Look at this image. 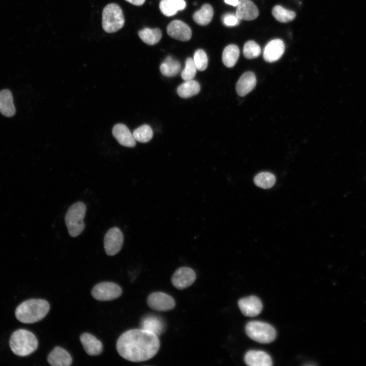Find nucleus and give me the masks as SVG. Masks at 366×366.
I'll use <instances>...</instances> for the list:
<instances>
[{"instance_id": "393cba45", "label": "nucleus", "mask_w": 366, "mask_h": 366, "mask_svg": "<svg viewBox=\"0 0 366 366\" xmlns=\"http://www.w3.org/2000/svg\"><path fill=\"white\" fill-rule=\"evenodd\" d=\"M214 15V10L212 7L206 4L203 5L201 9L196 11L193 14V19L197 24L201 25L208 24L212 20Z\"/></svg>"}, {"instance_id": "c85d7f7f", "label": "nucleus", "mask_w": 366, "mask_h": 366, "mask_svg": "<svg viewBox=\"0 0 366 366\" xmlns=\"http://www.w3.org/2000/svg\"><path fill=\"white\" fill-rule=\"evenodd\" d=\"M254 182L258 187L263 189L272 187L275 182L274 175L268 172H262L257 174L254 177Z\"/></svg>"}, {"instance_id": "6ab92c4d", "label": "nucleus", "mask_w": 366, "mask_h": 366, "mask_svg": "<svg viewBox=\"0 0 366 366\" xmlns=\"http://www.w3.org/2000/svg\"><path fill=\"white\" fill-rule=\"evenodd\" d=\"M80 340L87 354L95 356L102 353L103 350L102 343L92 334L83 333L81 335Z\"/></svg>"}, {"instance_id": "6e6552de", "label": "nucleus", "mask_w": 366, "mask_h": 366, "mask_svg": "<svg viewBox=\"0 0 366 366\" xmlns=\"http://www.w3.org/2000/svg\"><path fill=\"white\" fill-rule=\"evenodd\" d=\"M124 242V236L118 227L110 228L106 233L104 239V249L109 256H113L121 250Z\"/></svg>"}, {"instance_id": "20e7f679", "label": "nucleus", "mask_w": 366, "mask_h": 366, "mask_svg": "<svg viewBox=\"0 0 366 366\" xmlns=\"http://www.w3.org/2000/svg\"><path fill=\"white\" fill-rule=\"evenodd\" d=\"M85 204L79 201L73 204L68 209L65 220L68 233L71 237L78 236L84 230L83 219L86 213Z\"/></svg>"}, {"instance_id": "7ed1b4c3", "label": "nucleus", "mask_w": 366, "mask_h": 366, "mask_svg": "<svg viewBox=\"0 0 366 366\" xmlns=\"http://www.w3.org/2000/svg\"><path fill=\"white\" fill-rule=\"evenodd\" d=\"M9 345L14 354L24 357L32 354L37 349L38 342L35 335L32 332L20 329L12 334Z\"/></svg>"}, {"instance_id": "9d476101", "label": "nucleus", "mask_w": 366, "mask_h": 366, "mask_svg": "<svg viewBox=\"0 0 366 366\" xmlns=\"http://www.w3.org/2000/svg\"><path fill=\"white\" fill-rule=\"evenodd\" d=\"M196 278V273L193 269L187 267H181L175 271L172 277L171 282L176 288L182 290L190 286Z\"/></svg>"}, {"instance_id": "4be33fe9", "label": "nucleus", "mask_w": 366, "mask_h": 366, "mask_svg": "<svg viewBox=\"0 0 366 366\" xmlns=\"http://www.w3.org/2000/svg\"><path fill=\"white\" fill-rule=\"evenodd\" d=\"M159 7L163 14L172 16L178 11L184 10L186 7V3L184 0H161Z\"/></svg>"}, {"instance_id": "cd10ccee", "label": "nucleus", "mask_w": 366, "mask_h": 366, "mask_svg": "<svg viewBox=\"0 0 366 366\" xmlns=\"http://www.w3.org/2000/svg\"><path fill=\"white\" fill-rule=\"evenodd\" d=\"M272 14L278 21L284 23L292 21L296 16L294 11L287 10L280 5L272 8Z\"/></svg>"}, {"instance_id": "0eeeda50", "label": "nucleus", "mask_w": 366, "mask_h": 366, "mask_svg": "<svg viewBox=\"0 0 366 366\" xmlns=\"http://www.w3.org/2000/svg\"><path fill=\"white\" fill-rule=\"evenodd\" d=\"M122 294L121 287L117 284L109 282L100 283L92 290L93 297L98 300L108 301L118 298Z\"/></svg>"}, {"instance_id": "f3484780", "label": "nucleus", "mask_w": 366, "mask_h": 366, "mask_svg": "<svg viewBox=\"0 0 366 366\" xmlns=\"http://www.w3.org/2000/svg\"><path fill=\"white\" fill-rule=\"evenodd\" d=\"M47 360L52 366H69L72 362L69 353L58 346L55 347L49 354Z\"/></svg>"}, {"instance_id": "39448f33", "label": "nucleus", "mask_w": 366, "mask_h": 366, "mask_svg": "<svg viewBox=\"0 0 366 366\" xmlns=\"http://www.w3.org/2000/svg\"><path fill=\"white\" fill-rule=\"evenodd\" d=\"M245 330L248 336L257 342L267 344L276 338L275 329L269 324L259 321H252L246 325Z\"/></svg>"}, {"instance_id": "c756f323", "label": "nucleus", "mask_w": 366, "mask_h": 366, "mask_svg": "<svg viewBox=\"0 0 366 366\" xmlns=\"http://www.w3.org/2000/svg\"><path fill=\"white\" fill-rule=\"evenodd\" d=\"M133 135L136 141L145 143L151 139L153 132L149 126L143 125L136 129L133 131Z\"/></svg>"}, {"instance_id": "5701e85b", "label": "nucleus", "mask_w": 366, "mask_h": 366, "mask_svg": "<svg viewBox=\"0 0 366 366\" xmlns=\"http://www.w3.org/2000/svg\"><path fill=\"white\" fill-rule=\"evenodd\" d=\"M200 90V85L193 79L185 81L177 88V93L182 98H188L198 94Z\"/></svg>"}, {"instance_id": "412c9836", "label": "nucleus", "mask_w": 366, "mask_h": 366, "mask_svg": "<svg viewBox=\"0 0 366 366\" xmlns=\"http://www.w3.org/2000/svg\"><path fill=\"white\" fill-rule=\"evenodd\" d=\"M0 112L6 117H12L16 113L12 94L9 89L0 91Z\"/></svg>"}, {"instance_id": "9b49d317", "label": "nucleus", "mask_w": 366, "mask_h": 366, "mask_svg": "<svg viewBox=\"0 0 366 366\" xmlns=\"http://www.w3.org/2000/svg\"><path fill=\"white\" fill-rule=\"evenodd\" d=\"M238 307L242 313L248 317H255L259 314L263 306L261 300L257 296L252 295L240 299Z\"/></svg>"}, {"instance_id": "f704fd0d", "label": "nucleus", "mask_w": 366, "mask_h": 366, "mask_svg": "<svg viewBox=\"0 0 366 366\" xmlns=\"http://www.w3.org/2000/svg\"><path fill=\"white\" fill-rule=\"evenodd\" d=\"M126 1L136 6H141L145 2V0H126Z\"/></svg>"}, {"instance_id": "4468645a", "label": "nucleus", "mask_w": 366, "mask_h": 366, "mask_svg": "<svg viewBox=\"0 0 366 366\" xmlns=\"http://www.w3.org/2000/svg\"><path fill=\"white\" fill-rule=\"evenodd\" d=\"M236 16L240 20H252L259 15L256 6L251 0H239Z\"/></svg>"}, {"instance_id": "2eb2a0df", "label": "nucleus", "mask_w": 366, "mask_h": 366, "mask_svg": "<svg viewBox=\"0 0 366 366\" xmlns=\"http://www.w3.org/2000/svg\"><path fill=\"white\" fill-rule=\"evenodd\" d=\"M245 361L250 366H270L272 364L270 356L261 350H251L245 355Z\"/></svg>"}, {"instance_id": "473e14b6", "label": "nucleus", "mask_w": 366, "mask_h": 366, "mask_svg": "<svg viewBox=\"0 0 366 366\" xmlns=\"http://www.w3.org/2000/svg\"><path fill=\"white\" fill-rule=\"evenodd\" d=\"M193 60L198 70L203 71L207 68L208 57L204 50L197 49L194 53Z\"/></svg>"}, {"instance_id": "423d86ee", "label": "nucleus", "mask_w": 366, "mask_h": 366, "mask_svg": "<svg viewBox=\"0 0 366 366\" xmlns=\"http://www.w3.org/2000/svg\"><path fill=\"white\" fill-rule=\"evenodd\" d=\"M125 18L120 7L115 4H109L102 13V26L108 33L117 32L124 25Z\"/></svg>"}, {"instance_id": "72a5a7b5", "label": "nucleus", "mask_w": 366, "mask_h": 366, "mask_svg": "<svg viewBox=\"0 0 366 366\" xmlns=\"http://www.w3.org/2000/svg\"><path fill=\"white\" fill-rule=\"evenodd\" d=\"M239 20L236 15L231 13L224 15L222 18L223 23L228 26H233L237 25L239 23Z\"/></svg>"}, {"instance_id": "bb28decb", "label": "nucleus", "mask_w": 366, "mask_h": 366, "mask_svg": "<svg viewBox=\"0 0 366 366\" xmlns=\"http://www.w3.org/2000/svg\"><path fill=\"white\" fill-rule=\"evenodd\" d=\"M138 35L145 43L152 45L159 42L162 37V33L158 28H145L138 32Z\"/></svg>"}, {"instance_id": "aec40b11", "label": "nucleus", "mask_w": 366, "mask_h": 366, "mask_svg": "<svg viewBox=\"0 0 366 366\" xmlns=\"http://www.w3.org/2000/svg\"><path fill=\"white\" fill-rule=\"evenodd\" d=\"M141 328L160 336L165 330V324L163 320L155 315H148L143 317L140 323Z\"/></svg>"}, {"instance_id": "b1692460", "label": "nucleus", "mask_w": 366, "mask_h": 366, "mask_svg": "<svg viewBox=\"0 0 366 366\" xmlns=\"http://www.w3.org/2000/svg\"><path fill=\"white\" fill-rule=\"evenodd\" d=\"M181 65L180 63L174 59L171 56H167L161 64L160 70L162 74L166 77L176 76L180 72Z\"/></svg>"}, {"instance_id": "2f4dec72", "label": "nucleus", "mask_w": 366, "mask_h": 366, "mask_svg": "<svg viewBox=\"0 0 366 366\" xmlns=\"http://www.w3.org/2000/svg\"><path fill=\"white\" fill-rule=\"evenodd\" d=\"M197 70L193 59L188 57L186 60L185 68L181 73L182 79L185 81L193 79L196 75Z\"/></svg>"}, {"instance_id": "f03ea898", "label": "nucleus", "mask_w": 366, "mask_h": 366, "mask_svg": "<svg viewBox=\"0 0 366 366\" xmlns=\"http://www.w3.org/2000/svg\"><path fill=\"white\" fill-rule=\"evenodd\" d=\"M50 306L42 299H30L20 303L15 310V316L23 323H34L44 318L48 313Z\"/></svg>"}, {"instance_id": "dca6fc26", "label": "nucleus", "mask_w": 366, "mask_h": 366, "mask_svg": "<svg viewBox=\"0 0 366 366\" xmlns=\"http://www.w3.org/2000/svg\"><path fill=\"white\" fill-rule=\"evenodd\" d=\"M114 137L121 145L132 147L136 145V140L128 128L123 124L115 125L112 129Z\"/></svg>"}, {"instance_id": "ddd939ff", "label": "nucleus", "mask_w": 366, "mask_h": 366, "mask_svg": "<svg viewBox=\"0 0 366 366\" xmlns=\"http://www.w3.org/2000/svg\"><path fill=\"white\" fill-rule=\"evenodd\" d=\"M285 50V44L279 39L270 41L265 46L263 51V58L267 62L278 60L283 55Z\"/></svg>"}, {"instance_id": "f8f14e48", "label": "nucleus", "mask_w": 366, "mask_h": 366, "mask_svg": "<svg viewBox=\"0 0 366 366\" xmlns=\"http://www.w3.org/2000/svg\"><path fill=\"white\" fill-rule=\"evenodd\" d=\"M167 32L171 37L182 41L189 40L192 36L190 27L179 20L171 21L167 27Z\"/></svg>"}, {"instance_id": "c9c22d12", "label": "nucleus", "mask_w": 366, "mask_h": 366, "mask_svg": "<svg viewBox=\"0 0 366 366\" xmlns=\"http://www.w3.org/2000/svg\"><path fill=\"white\" fill-rule=\"evenodd\" d=\"M224 2L226 4L233 6H237L238 4L239 0H224Z\"/></svg>"}, {"instance_id": "a878e982", "label": "nucleus", "mask_w": 366, "mask_h": 366, "mask_svg": "<svg viewBox=\"0 0 366 366\" xmlns=\"http://www.w3.org/2000/svg\"><path fill=\"white\" fill-rule=\"evenodd\" d=\"M239 53V49L236 45L227 46L222 54V61L224 65L228 68L233 67L238 59Z\"/></svg>"}, {"instance_id": "f257e3e1", "label": "nucleus", "mask_w": 366, "mask_h": 366, "mask_svg": "<svg viewBox=\"0 0 366 366\" xmlns=\"http://www.w3.org/2000/svg\"><path fill=\"white\" fill-rule=\"evenodd\" d=\"M158 337L142 328L128 330L117 340L116 349L124 359L141 362L153 357L160 348Z\"/></svg>"}, {"instance_id": "a211bd4d", "label": "nucleus", "mask_w": 366, "mask_h": 366, "mask_svg": "<svg viewBox=\"0 0 366 366\" xmlns=\"http://www.w3.org/2000/svg\"><path fill=\"white\" fill-rule=\"evenodd\" d=\"M256 84L255 75L252 72L244 73L236 84V91L238 96L243 97L255 87Z\"/></svg>"}, {"instance_id": "1a4fd4ad", "label": "nucleus", "mask_w": 366, "mask_h": 366, "mask_svg": "<svg viewBox=\"0 0 366 366\" xmlns=\"http://www.w3.org/2000/svg\"><path fill=\"white\" fill-rule=\"evenodd\" d=\"M147 302L151 309L158 311H170L175 306V300L171 296L161 292H154L149 295Z\"/></svg>"}, {"instance_id": "7c9ffc66", "label": "nucleus", "mask_w": 366, "mask_h": 366, "mask_svg": "<svg viewBox=\"0 0 366 366\" xmlns=\"http://www.w3.org/2000/svg\"><path fill=\"white\" fill-rule=\"evenodd\" d=\"M261 53L259 45L254 41H248L245 43L243 48L244 56L248 59L257 57Z\"/></svg>"}]
</instances>
